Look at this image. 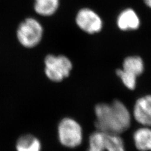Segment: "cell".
Listing matches in <instances>:
<instances>
[{
    "label": "cell",
    "mask_w": 151,
    "mask_h": 151,
    "mask_svg": "<svg viewBox=\"0 0 151 151\" xmlns=\"http://www.w3.org/2000/svg\"><path fill=\"white\" fill-rule=\"evenodd\" d=\"M96 130L106 133L120 135L129 129L132 122V113L122 101L111 103H100L94 106Z\"/></svg>",
    "instance_id": "cell-1"
},
{
    "label": "cell",
    "mask_w": 151,
    "mask_h": 151,
    "mask_svg": "<svg viewBox=\"0 0 151 151\" xmlns=\"http://www.w3.org/2000/svg\"><path fill=\"white\" fill-rule=\"evenodd\" d=\"M16 35L22 46L27 49H33L41 42L44 36V28L37 19L28 17L18 25Z\"/></svg>",
    "instance_id": "cell-2"
},
{
    "label": "cell",
    "mask_w": 151,
    "mask_h": 151,
    "mask_svg": "<svg viewBox=\"0 0 151 151\" xmlns=\"http://www.w3.org/2000/svg\"><path fill=\"white\" fill-rule=\"evenodd\" d=\"M44 63L46 77L54 83H60L68 78L73 68L71 60L64 55L48 54Z\"/></svg>",
    "instance_id": "cell-3"
},
{
    "label": "cell",
    "mask_w": 151,
    "mask_h": 151,
    "mask_svg": "<svg viewBox=\"0 0 151 151\" xmlns=\"http://www.w3.org/2000/svg\"><path fill=\"white\" fill-rule=\"evenodd\" d=\"M58 137L60 144L69 149L78 147L83 142V131L81 125L75 119L65 117L58 125Z\"/></svg>",
    "instance_id": "cell-4"
},
{
    "label": "cell",
    "mask_w": 151,
    "mask_h": 151,
    "mask_svg": "<svg viewBox=\"0 0 151 151\" xmlns=\"http://www.w3.org/2000/svg\"><path fill=\"white\" fill-rule=\"evenodd\" d=\"M87 151H125V143L120 135L96 130L89 137Z\"/></svg>",
    "instance_id": "cell-5"
},
{
    "label": "cell",
    "mask_w": 151,
    "mask_h": 151,
    "mask_svg": "<svg viewBox=\"0 0 151 151\" xmlns=\"http://www.w3.org/2000/svg\"><path fill=\"white\" fill-rule=\"evenodd\" d=\"M75 22L80 30L89 35L101 32L104 25L101 17L95 10L88 7L79 9Z\"/></svg>",
    "instance_id": "cell-6"
},
{
    "label": "cell",
    "mask_w": 151,
    "mask_h": 151,
    "mask_svg": "<svg viewBox=\"0 0 151 151\" xmlns=\"http://www.w3.org/2000/svg\"><path fill=\"white\" fill-rule=\"evenodd\" d=\"M132 115L142 126L151 127V94L141 96L135 101Z\"/></svg>",
    "instance_id": "cell-7"
},
{
    "label": "cell",
    "mask_w": 151,
    "mask_h": 151,
    "mask_svg": "<svg viewBox=\"0 0 151 151\" xmlns=\"http://www.w3.org/2000/svg\"><path fill=\"white\" fill-rule=\"evenodd\" d=\"M118 28L123 32L135 31L141 25L139 14L132 8H127L122 10L116 19Z\"/></svg>",
    "instance_id": "cell-8"
},
{
    "label": "cell",
    "mask_w": 151,
    "mask_h": 151,
    "mask_svg": "<svg viewBox=\"0 0 151 151\" xmlns=\"http://www.w3.org/2000/svg\"><path fill=\"white\" fill-rule=\"evenodd\" d=\"M124 72L137 78L143 74L145 70L144 62L139 55H129L124 59L121 68Z\"/></svg>",
    "instance_id": "cell-9"
},
{
    "label": "cell",
    "mask_w": 151,
    "mask_h": 151,
    "mask_svg": "<svg viewBox=\"0 0 151 151\" xmlns=\"http://www.w3.org/2000/svg\"><path fill=\"white\" fill-rule=\"evenodd\" d=\"M133 140L135 147L140 151H151V128L142 126L135 130Z\"/></svg>",
    "instance_id": "cell-10"
},
{
    "label": "cell",
    "mask_w": 151,
    "mask_h": 151,
    "mask_svg": "<svg viewBox=\"0 0 151 151\" xmlns=\"http://www.w3.org/2000/svg\"><path fill=\"white\" fill-rule=\"evenodd\" d=\"M15 148L17 151H41L42 144L36 136L28 134L18 139Z\"/></svg>",
    "instance_id": "cell-11"
},
{
    "label": "cell",
    "mask_w": 151,
    "mask_h": 151,
    "mask_svg": "<svg viewBox=\"0 0 151 151\" xmlns=\"http://www.w3.org/2000/svg\"><path fill=\"white\" fill-rule=\"evenodd\" d=\"M60 0H34L35 12L42 17H50L57 12Z\"/></svg>",
    "instance_id": "cell-12"
},
{
    "label": "cell",
    "mask_w": 151,
    "mask_h": 151,
    "mask_svg": "<svg viewBox=\"0 0 151 151\" xmlns=\"http://www.w3.org/2000/svg\"><path fill=\"white\" fill-rule=\"evenodd\" d=\"M116 74L119 77L124 86L130 91L136 88L137 84V78L124 72L121 68L116 70Z\"/></svg>",
    "instance_id": "cell-13"
},
{
    "label": "cell",
    "mask_w": 151,
    "mask_h": 151,
    "mask_svg": "<svg viewBox=\"0 0 151 151\" xmlns=\"http://www.w3.org/2000/svg\"><path fill=\"white\" fill-rule=\"evenodd\" d=\"M143 1L146 6L151 9V0H143Z\"/></svg>",
    "instance_id": "cell-14"
}]
</instances>
